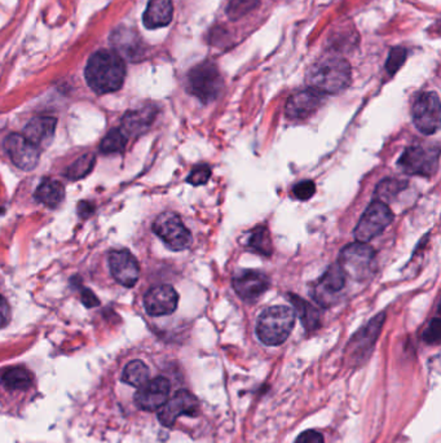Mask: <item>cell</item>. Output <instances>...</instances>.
I'll return each mask as SVG.
<instances>
[{
    "mask_svg": "<svg viewBox=\"0 0 441 443\" xmlns=\"http://www.w3.org/2000/svg\"><path fill=\"white\" fill-rule=\"evenodd\" d=\"M126 67L121 56L113 51L100 50L92 54L86 67V79L96 93H109L122 87Z\"/></svg>",
    "mask_w": 441,
    "mask_h": 443,
    "instance_id": "cell-1",
    "label": "cell"
},
{
    "mask_svg": "<svg viewBox=\"0 0 441 443\" xmlns=\"http://www.w3.org/2000/svg\"><path fill=\"white\" fill-rule=\"evenodd\" d=\"M307 82L310 88L322 95L339 93L350 86V64L339 57L321 60L307 73Z\"/></svg>",
    "mask_w": 441,
    "mask_h": 443,
    "instance_id": "cell-2",
    "label": "cell"
},
{
    "mask_svg": "<svg viewBox=\"0 0 441 443\" xmlns=\"http://www.w3.org/2000/svg\"><path fill=\"white\" fill-rule=\"evenodd\" d=\"M294 324V310L288 306H272L260 313L257 324V335L263 344L278 346L288 340Z\"/></svg>",
    "mask_w": 441,
    "mask_h": 443,
    "instance_id": "cell-3",
    "label": "cell"
},
{
    "mask_svg": "<svg viewBox=\"0 0 441 443\" xmlns=\"http://www.w3.org/2000/svg\"><path fill=\"white\" fill-rule=\"evenodd\" d=\"M338 263L353 280H366L375 271V252L370 245L358 241L343 249Z\"/></svg>",
    "mask_w": 441,
    "mask_h": 443,
    "instance_id": "cell-4",
    "label": "cell"
},
{
    "mask_svg": "<svg viewBox=\"0 0 441 443\" xmlns=\"http://www.w3.org/2000/svg\"><path fill=\"white\" fill-rule=\"evenodd\" d=\"M223 78L218 67L211 62L198 64L188 74V91L202 103H211L219 96Z\"/></svg>",
    "mask_w": 441,
    "mask_h": 443,
    "instance_id": "cell-5",
    "label": "cell"
},
{
    "mask_svg": "<svg viewBox=\"0 0 441 443\" xmlns=\"http://www.w3.org/2000/svg\"><path fill=\"white\" fill-rule=\"evenodd\" d=\"M153 231L171 251L182 252L192 244V234L185 227L182 218L176 213L166 212L157 217L153 223Z\"/></svg>",
    "mask_w": 441,
    "mask_h": 443,
    "instance_id": "cell-6",
    "label": "cell"
},
{
    "mask_svg": "<svg viewBox=\"0 0 441 443\" xmlns=\"http://www.w3.org/2000/svg\"><path fill=\"white\" fill-rule=\"evenodd\" d=\"M394 221V213L386 202L374 200L366 207L365 213L358 221L355 229V237L358 243H369L374 237L380 235Z\"/></svg>",
    "mask_w": 441,
    "mask_h": 443,
    "instance_id": "cell-7",
    "label": "cell"
},
{
    "mask_svg": "<svg viewBox=\"0 0 441 443\" xmlns=\"http://www.w3.org/2000/svg\"><path fill=\"white\" fill-rule=\"evenodd\" d=\"M413 121L425 135H433L440 127V99L436 92L421 93L413 104Z\"/></svg>",
    "mask_w": 441,
    "mask_h": 443,
    "instance_id": "cell-8",
    "label": "cell"
},
{
    "mask_svg": "<svg viewBox=\"0 0 441 443\" xmlns=\"http://www.w3.org/2000/svg\"><path fill=\"white\" fill-rule=\"evenodd\" d=\"M399 165L405 173L411 176H433L439 166V149L411 146L400 157Z\"/></svg>",
    "mask_w": 441,
    "mask_h": 443,
    "instance_id": "cell-9",
    "label": "cell"
},
{
    "mask_svg": "<svg viewBox=\"0 0 441 443\" xmlns=\"http://www.w3.org/2000/svg\"><path fill=\"white\" fill-rule=\"evenodd\" d=\"M198 410L197 398L187 390H179L160 407L158 419L165 427H172L180 416H197Z\"/></svg>",
    "mask_w": 441,
    "mask_h": 443,
    "instance_id": "cell-10",
    "label": "cell"
},
{
    "mask_svg": "<svg viewBox=\"0 0 441 443\" xmlns=\"http://www.w3.org/2000/svg\"><path fill=\"white\" fill-rule=\"evenodd\" d=\"M4 148L9 159L16 166L25 171L33 170L38 165L40 157V148L34 146L30 140L20 134H12L6 139Z\"/></svg>",
    "mask_w": 441,
    "mask_h": 443,
    "instance_id": "cell-11",
    "label": "cell"
},
{
    "mask_svg": "<svg viewBox=\"0 0 441 443\" xmlns=\"http://www.w3.org/2000/svg\"><path fill=\"white\" fill-rule=\"evenodd\" d=\"M233 289L246 302H255L269 288V279L266 274L255 270H245L233 276Z\"/></svg>",
    "mask_w": 441,
    "mask_h": 443,
    "instance_id": "cell-12",
    "label": "cell"
},
{
    "mask_svg": "<svg viewBox=\"0 0 441 443\" xmlns=\"http://www.w3.org/2000/svg\"><path fill=\"white\" fill-rule=\"evenodd\" d=\"M170 381L165 377H155L139 388L135 403L143 411H157L167 402Z\"/></svg>",
    "mask_w": 441,
    "mask_h": 443,
    "instance_id": "cell-13",
    "label": "cell"
},
{
    "mask_svg": "<svg viewBox=\"0 0 441 443\" xmlns=\"http://www.w3.org/2000/svg\"><path fill=\"white\" fill-rule=\"evenodd\" d=\"M324 101V95L314 91L312 88L295 92L290 96L285 107V115L293 121L305 120L321 107Z\"/></svg>",
    "mask_w": 441,
    "mask_h": 443,
    "instance_id": "cell-14",
    "label": "cell"
},
{
    "mask_svg": "<svg viewBox=\"0 0 441 443\" xmlns=\"http://www.w3.org/2000/svg\"><path fill=\"white\" fill-rule=\"evenodd\" d=\"M179 296L171 285H157L146 292L144 305L146 313L152 316H165L174 313Z\"/></svg>",
    "mask_w": 441,
    "mask_h": 443,
    "instance_id": "cell-15",
    "label": "cell"
},
{
    "mask_svg": "<svg viewBox=\"0 0 441 443\" xmlns=\"http://www.w3.org/2000/svg\"><path fill=\"white\" fill-rule=\"evenodd\" d=\"M109 267L115 280L124 287H134L140 277V266L129 251H114L109 254Z\"/></svg>",
    "mask_w": 441,
    "mask_h": 443,
    "instance_id": "cell-16",
    "label": "cell"
},
{
    "mask_svg": "<svg viewBox=\"0 0 441 443\" xmlns=\"http://www.w3.org/2000/svg\"><path fill=\"white\" fill-rule=\"evenodd\" d=\"M346 279L347 275L344 274L339 263L330 266L324 276L319 279V283L316 284L314 289L316 301L324 307L331 305L335 301L336 294L346 287Z\"/></svg>",
    "mask_w": 441,
    "mask_h": 443,
    "instance_id": "cell-17",
    "label": "cell"
},
{
    "mask_svg": "<svg viewBox=\"0 0 441 443\" xmlns=\"http://www.w3.org/2000/svg\"><path fill=\"white\" fill-rule=\"evenodd\" d=\"M56 118L54 117H35L26 125L23 137L30 140L38 148H46L54 140L56 130Z\"/></svg>",
    "mask_w": 441,
    "mask_h": 443,
    "instance_id": "cell-18",
    "label": "cell"
},
{
    "mask_svg": "<svg viewBox=\"0 0 441 443\" xmlns=\"http://www.w3.org/2000/svg\"><path fill=\"white\" fill-rule=\"evenodd\" d=\"M174 15L171 0H149L144 13V25L148 29L167 26Z\"/></svg>",
    "mask_w": 441,
    "mask_h": 443,
    "instance_id": "cell-19",
    "label": "cell"
},
{
    "mask_svg": "<svg viewBox=\"0 0 441 443\" xmlns=\"http://www.w3.org/2000/svg\"><path fill=\"white\" fill-rule=\"evenodd\" d=\"M155 117V109L153 108H144L140 110L129 112L123 117L122 131L126 135V132L129 135H139L152 125Z\"/></svg>",
    "mask_w": 441,
    "mask_h": 443,
    "instance_id": "cell-20",
    "label": "cell"
},
{
    "mask_svg": "<svg viewBox=\"0 0 441 443\" xmlns=\"http://www.w3.org/2000/svg\"><path fill=\"white\" fill-rule=\"evenodd\" d=\"M1 384L11 391H23L31 388L33 376L26 368H8L1 376Z\"/></svg>",
    "mask_w": 441,
    "mask_h": 443,
    "instance_id": "cell-21",
    "label": "cell"
},
{
    "mask_svg": "<svg viewBox=\"0 0 441 443\" xmlns=\"http://www.w3.org/2000/svg\"><path fill=\"white\" fill-rule=\"evenodd\" d=\"M64 196H65L64 185L60 182L51 179L45 180L35 192V199L49 207H57L64 200Z\"/></svg>",
    "mask_w": 441,
    "mask_h": 443,
    "instance_id": "cell-22",
    "label": "cell"
},
{
    "mask_svg": "<svg viewBox=\"0 0 441 443\" xmlns=\"http://www.w3.org/2000/svg\"><path fill=\"white\" fill-rule=\"evenodd\" d=\"M245 246L252 252L258 253L266 257L274 252V245H272L269 231L264 226H259L257 229H252L245 241Z\"/></svg>",
    "mask_w": 441,
    "mask_h": 443,
    "instance_id": "cell-23",
    "label": "cell"
},
{
    "mask_svg": "<svg viewBox=\"0 0 441 443\" xmlns=\"http://www.w3.org/2000/svg\"><path fill=\"white\" fill-rule=\"evenodd\" d=\"M291 304L295 307L298 315L300 318V321L303 323L305 328L307 330H314L319 326V313L312 305H310L308 302H305L303 298L298 297V296H290Z\"/></svg>",
    "mask_w": 441,
    "mask_h": 443,
    "instance_id": "cell-24",
    "label": "cell"
},
{
    "mask_svg": "<svg viewBox=\"0 0 441 443\" xmlns=\"http://www.w3.org/2000/svg\"><path fill=\"white\" fill-rule=\"evenodd\" d=\"M122 380L131 386L140 388L149 381V368L141 360H132L123 369Z\"/></svg>",
    "mask_w": 441,
    "mask_h": 443,
    "instance_id": "cell-25",
    "label": "cell"
},
{
    "mask_svg": "<svg viewBox=\"0 0 441 443\" xmlns=\"http://www.w3.org/2000/svg\"><path fill=\"white\" fill-rule=\"evenodd\" d=\"M95 162H96L95 156L91 154V153H87V154H84L82 157H79V159L68 168L66 176H68L69 179H73V180L82 179V178L88 176V174L91 173L92 168L95 166Z\"/></svg>",
    "mask_w": 441,
    "mask_h": 443,
    "instance_id": "cell-26",
    "label": "cell"
},
{
    "mask_svg": "<svg viewBox=\"0 0 441 443\" xmlns=\"http://www.w3.org/2000/svg\"><path fill=\"white\" fill-rule=\"evenodd\" d=\"M126 144H127V137L123 134V131L119 129H113L107 132L105 138L102 139L100 149L104 153L122 152Z\"/></svg>",
    "mask_w": 441,
    "mask_h": 443,
    "instance_id": "cell-27",
    "label": "cell"
},
{
    "mask_svg": "<svg viewBox=\"0 0 441 443\" xmlns=\"http://www.w3.org/2000/svg\"><path fill=\"white\" fill-rule=\"evenodd\" d=\"M260 4V0H230L229 1L228 13L230 20H240L244 16L249 15L252 11L257 9Z\"/></svg>",
    "mask_w": 441,
    "mask_h": 443,
    "instance_id": "cell-28",
    "label": "cell"
},
{
    "mask_svg": "<svg viewBox=\"0 0 441 443\" xmlns=\"http://www.w3.org/2000/svg\"><path fill=\"white\" fill-rule=\"evenodd\" d=\"M408 185L406 182L403 180H397V179H384L382 183L378 184L375 196L380 197V201H386L395 197L396 195H399L403 191L404 188Z\"/></svg>",
    "mask_w": 441,
    "mask_h": 443,
    "instance_id": "cell-29",
    "label": "cell"
},
{
    "mask_svg": "<svg viewBox=\"0 0 441 443\" xmlns=\"http://www.w3.org/2000/svg\"><path fill=\"white\" fill-rule=\"evenodd\" d=\"M406 59V51L401 47L392 48L388 54L387 62H386V69L391 76H394L397 70L403 67L404 62Z\"/></svg>",
    "mask_w": 441,
    "mask_h": 443,
    "instance_id": "cell-30",
    "label": "cell"
},
{
    "mask_svg": "<svg viewBox=\"0 0 441 443\" xmlns=\"http://www.w3.org/2000/svg\"><path fill=\"white\" fill-rule=\"evenodd\" d=\"M211 176V168L207 165H198L190 171L189 176L187 178V182L193 185H202L207 183V180Z\"/></svg>",
    "mask_w": 441,
    "mask_h": 443,
    "instance_id": "cell-31",
    "label": "cell"
},
{
    "mask_svg": "<svg viewBox=\"0 0 441 443\" xmlns=\"http://www.w3.org/2000/svg\"><path fill=\"white\" fill-rule=\"evenodd\" d=\"M294 196L297 197L298 200H302V201H305V200H310L312 197L313 195H314V192H316V185L311 180H305V182H302V183L297 184L295 187H294Z\"/></svg>",
    "mask_w": 441,
    "mask_h": 443,
    "instance_id": "cell-32",
    "label": "cell"
},
{
    "mask_svg": "<svg viewBox=\"0 0 441 443\" xmlns=\"http://www.w3.org/2000/svg\"><path fill=\"white\" fill-rule=\"evenodd\" d=\"M423 340L427 344H437L440 340V321L439 318H435L434 321L430 323V326L427 327L425 333H423Z\"/></svg>",
    "mask_w": 441,
    "mask_h": 443,
    "instance_id": "cell-33",
    "label": "cell"
},
{
    "mask_svg": "<svg viewBox=\"0 0 441 443\" xmlns=\"http://www.w3.org/2000/svg\"><path fill=\"white\" fill-rule=\"evenodd\" d=\"M295 443H325L324 437L316 430H307L298 437Z\"/></svg>",
    "mask_w": 441,
    "mask_h": 443,
    "instance_id": "cell-34",
    "label": "cell"
},
{
    "mask_svg": "<svg viewBox=\"0 0 441 443\" xmlns=\"http://www.w3.org/2000/svg\"><path fill=\"white\" fill-rule=\"evenodd\" d=\"M11 321V309L7 299L0 296V328H4Z\"/></svg>",
    "mask_w": 441,
    "mask_h": 443,
    "instance_id": "cell-35",
    "label": "cell"
},
{
    "mask_svg": "<svg viewBox=\"0 0 441 443\" xmlns=\"http://www.w3.org/2000/svg\"><path fill=\"white\" fill-rule=\"evenodd\" d=\"M82 302L86 307H96L100 305L99 298L96 297L90 289L82 291Z\"/></svg>",
    "mask_w": 441,
    "mask_h": 443,
    "instance_id": "cell-36",
    "label": "cell"
}]
</instances>
